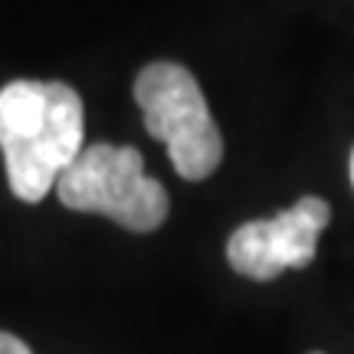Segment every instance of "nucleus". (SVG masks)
<instances>
[{
  "mask_svg": "<svg viewBox=\"0 0 354 354\" xmlns=\"http://www.w3.org/2000/svg\"><path fill=\"white\" fill-rule=\"evenodd\" d=\"M0 151L7 184L39 203L82 151V99L59 79H17L0 88Z\"/></svg>",
  "mask_w": 354,
  "mask_h": 354,
  "instance_id": "1",
  "label": "nucleus"
},
{
  "mask_svg": "<svg viewBox=\"0 0 354 354\" xmlns=\"http://www.w3.org/2000/svg\"><path fill=\"white\" fill-rule=\"evenodd\" d=\"M63 207L102 214L131 233H151L167 220L171 201L161 180L145 174V158L128 145H92L56 180Z\"/></svg>",
  "mask_w": 354,
  "mask_h": 354,
  "instance_id": "2",
  "label": "nucleus"
},
{
  "mask_svg": "<svg viewBox=\"0 0 354 354\" xmlns=\"http://www.w3.org/2000/svg\"><path fill=\"white\" fill-rule=\"evenodd\" d=\"M148 135L167 145L171 165L187 180L210 177L223 161V135L214 125L201 82L177 63H151L135 79Z\"/></svg>",
  "mask_w": 354,
  "mask_h": 354,
  "instance_id": "3",
  "label": "nucleus"
},
{
  "mask_svg": "<svg viewBox=\"0 0 354 354\" xmlns=\"http://www.w3.org/2000/svg\"><path fill=\"white\" fill-rule=\"evenodd\" d=\"M331 207L322 197H302L272 220H250L230 233L227 259L246 279L269 282L286 269H305L315 259L318 236L328 227Z\"/></svg>",
  "mask_w": 354,
  "mask_h": 354,
  "instance_id": "4",
  "label": "nucleus"
},
{
  "mask_svg": "<svg viewBox=\"0 0 354 354\" xmlns=\"http://www.w3.org/2000/svg\"><path fill=\"white\" fill-rule=\"evenodd\" d=\"M0 354H33L26 348L17 335H7V331H0Z\"/></svg>",
  "mask_w": 354,
  "mask_h": 354,
  "instance_id": "5",
  "label": "nucleus"
},
{
  "mask_svg": "<svg viewBox=\"0 0 354 354\" xmlns=\"http://www.w3.org/2000/svg\"><path fill=\"white\" fill-rule=\"evenodd\" d=\"M351 184H354V154H351Z\"/></svg>",
  "mask_w": 354,
  "mask_h": 354,
  "instance_id": "6",
  "label": "nucleus"
}]
</instances>
